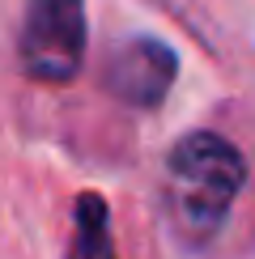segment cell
Masks as SVG:
<instances>
[{
	"label": "cell",
	"mask_w": 255,
	"mask_h": 259,
	"mask_svg": "<svg viewBox=\"0 0 255 259\" xmlns=\"http://www.w3.org/2000/svg\"><path fill=\"white\" fill-rule=\"evenodd\" d=\"M247 183V161L221 132H187L166 157V217L175 234L204 246L221 234Z\"/></svg>",
	"instance_id": "cell-1"
},
{
	"label": "cell",
	"mask_w": 255,
	"mask_h": 259,
	"mask_svg": "<svg viewBox=\"0 0 255 259\" xmlns=\"http://www.w3.org/2000/svg\"><path fill=\"white\" fill-rule=\"evenodd\" d=\"M85 0H26L17 38L21 72L38 85H68L85 60Z\"/></svg>",
	"instance_id": "cell-2"
},
{
	"label": "cell",
	"mask_w": 255,
	"mask_h": 259,
	"mask_svg": "<svg viewBox=\"0 0 255 259\" xmlns=\"http://www.w3.org/2000/svg\"><path fill=\"white\" fill-rule=\"evenodd\" d=\"M179 77V56L162 38H128L102 68V85L115 102L132 111H153L166 102Z\"/></svg>",
	"instance_id": "cell-3"
},
{
	"label": "cell",
	"mask_w": 255,
	"mask_h": 259,
	"mask_svg": "<svg viewBox=\"0 0 255 259\" xmlns=\"http://www.w3.org/2000/svg\"><path fill=\"white\" fill-rule=\"evenodd\" d=\"M77 242H72V259H115L111 246V212L106 200L98 191H85L77 196Z\"/></svg>",
	"instance_id": "cell-4"
}]
</instances>
